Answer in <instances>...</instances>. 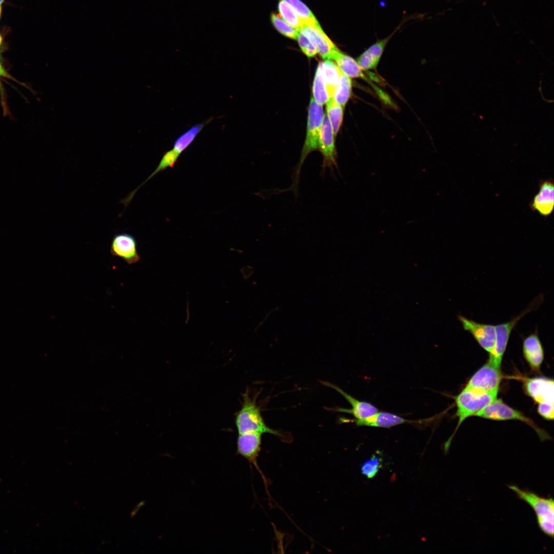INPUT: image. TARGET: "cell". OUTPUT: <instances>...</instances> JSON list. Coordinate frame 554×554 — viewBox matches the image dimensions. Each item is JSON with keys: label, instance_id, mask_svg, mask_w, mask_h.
<instances>
[{"label": "cell", "instance_id": "obj_35", "mask_svg": "<svg viewBox=\"0 0 554 554\" xmlns=\"http://www.w3.org/2000/svg\"><path fill=\"white\" fill-rule=\"evenodd\" d=\"M1 6H0V15H1Z\"/></svg>", "mask_w": 554, "mask_h": 554}, {"label": "cell", "instance_id": "obj_28", "mask_svg": "<svg viewBox=\"0 0 554 554\" xmlns=\"http://www.w3.org/2000/svg\"><path fill=\"white\" fill-rule=\"evenodd\" d=\"M271 19L273 26L281 33L286 37L297 39L300 30L292 27L274 13L271 14Z\"/></svg>", "mask_w": 554, "mask_h": 554}, {"label": "cell", "instance_id": "obj_7", "mask_svg": "<svg viewBox=\"0 0 554 554\" xmlns=\"http://www.w3.org/2000/svg\"><path fill=\"white\" fill-rule=\"evenodd\" d=\"M501 378L500 368L488 361L474 373L465 387L484 392L498 393Z\"/></svg>", "mask_w": 554, "mask_h": 554}, {"label": "cell", "instance_id": "obj_30", "mask_svg": "<svg viewBox=\"0 0 554 554\" xmlns=\"http://www.w3.org/2000/svg\"><path fill=\"white\" fill-rule=\"evenodd\" d=\"M538 413L544 419L552 420L553 419V403H542L538 404Z\"/></svg>", "mask_w": 554, "mask_h": 554}, {"label": "cell", "instance_id": "obj_32", "mask_svg": "<svg viewBox=\"0 0 554 554\" xmlns=\"http://www.w3.org/2000/svg\"><path fill=\"white\" fill-rule=\"evenodd\" d=\"M140 506L141 505L139 506V504H137V505H136L135 506V507L134 508V509L131 512V518H133L134 517V516L136 513V512H137L139 508L140 507Z\"/></svg>", "mask_w": 554, "mask_h": 554}, {"label": "cell", "instance_id": "obj_20", "mask_svg": "<svg viewBox=\"0 0 554 554\" xmlns=\"http://www.w3.org/2000/svg\"><path fill=\"white\" fill-rule=\"evenodd\" d=\"M331 60L335 62L343 73L349 77L361 78L370 82V81L366 77L357 62L351 56L340 51L339 49L334 52Z\"/></svg>", "mask_w": 554, "mask_h": 554}, {"label": "cell", "instance_id": "obj_22", "mask_svg": "<svg viewBox=\"0 0 554 554\" xmlns=\"http://www.w3.org/2000/svg\"><path fill=\"white\" fill-rule=\"evenodd\" d=\"M344 108L330 98L326 103L327 118L331 126L334 136L338 134L342 125L343 118Z\"/></svg>", "mask_w": 554, "mask_h": 554}, {"label": "cell", "instance_id": "obj_13", "mask_svg": "<svg viewBox=\"0 0 554 554\" xmlns=\"http://www.w3.org/2000/svg\"><path fill=\"white\" fill-rule=\"evenodd\" d=\"M530 209L537 211L544 217L549 216L554 207V185L551 179L542 180L539 184V190L530 204Z\"/></svg>", "mask_w": 554, "mask_h": 554}, {"label": "cell", "instance_id": "obj_10", "mask_svg": "<svg viewBox=\"0 0 554 554\" xmlns=\"http://www.w3.org/2000/svg\"><path fill=\"white\" fill-rule=\"evenodd\" d=\"M262 433L248 432L239 434L237 439V452L253 464L262 478L265 476L261 470L257 459L261 450Z\"/></svg>", "mask_w": 554, "mask_h": 554}, {"label": "cell", "instance_id": "obj_2", "mask_svg": "<svg viewBox=\"0 0 554 554\" xmlns=\"http://www.w3.org/2000/svg\"><path fill=\"white\" fill-rule=\"evenodd\" d=\"M498 393L479 391L467 387L455 398L457 406V416L459 421L455 431L445 443L444 451L447 453L451 440L457 429L467 418L474 416L497 398Z\"/></svg>", "mask_w": 554, "mask_h": 554}, {"label": "cell", "instance_id": "obj_29", "mask_svg": "<svg viewBox=\"0 0 554 554\" xmlns=\"http://www.w3.org/2000/svg\"><path fill=\"white\" fill-rule=\"evenodd\" d=\"M297 40L302 51L308 57L314 56L318 53L315 46L300 31Z\"/></svg>", "mask_w": 554, "mask_h": 554}, {"label": "cell", "instance_id": "obj_18", "mask_svg": "<svg viewBox=\"0 0 554 554\" xmlns=\"http://www.w3.org/2000/svg\"><path fill=\"white\" fill-rule=\"evenodd\" d=\"M212 118V117L204 122L196 124L183 132L175 141L172 149L165 152L167 155L176 162L180 155L191 145L205 125L209 123Z\"/></svg>", "mask_w": 554, "mask_h": 554}, {"label": "cell", "instance_id": "obj_27", "mask_svg": "<svg viewBox=\"0 0 554 554\" xmlns=\"http://www.w3.org/2000/svg\"><path fill=\"white\" fill-rule=\"evenodd\" d=\"M278 9L282 18L294 28L300 30L305 25L291 7L283 0L279 2Z\"/></svg>", "mask_w": 554, "mask_h": 554}, {"label": "cell", "instance_id": "obj_33", "mask_svg": "<svg viewBox=\"0 0 554 554\" xmlns=\"http://www.w3.org/2000/svg\"><path fill=\"white\" fill-rule=\"evenodd\" d=\"M2 40H3L2 37L1 35H0V46H1V45L2 44Z\"/></svg>", "mask_w": 554, "mask_h": 554}, {"label": "cell", "instance_id": "obj_1", "mask_svg": "<svg viewBox=\"0 0 554 554\" xmlns=\"http://www.w3.org/2000/svg\"><path fill=\"white\" fill-rule=\"evenodd\" d=\"M517 497L529 505L534 511L538 525L548 537L554 536V501L551 497L540 496L529 489H521L516 485H507Z\"/></svg>", "mask_w": 554, "mask_h": 554}, {"label": "cell", "instance_id": "obj_17", "mask_svg": "<svg viewBox=\"0 0 554 554\" xmlns=\"http://www.w3.org/2000/svg\"><path fill=\"white\" fill-rule=\"evenodd\" d=\"M523 352L525 360L534 370H539L543 361V348L537 332L530 334L523 341Z\"/></svg>", "mask_w": 554, "mask_h": 554}, {"label": "cell", "instance_id": "obj_24", "mask_svg": "<svg viewBox=\"0 0 554 554\" xmlns=\"http://www.w3.org/2000/svg\"><path fill=\"white\" fill-rule=\"evenodd\" d=\"M351 78L341 72L339 84L335 89L333 98L337 103L345 107L351 93Z\"/></svg>", "mask_w": 554, "mask_h": 554}, {"label": "cell", "instance_id": "obj_14", "mask_svg": "<svg viewBox=\"0 0 554 554\" xmlns=\"http://www.w3.org/2000/svg\"><path fill=\"white\" fill-rule=\"evenodd\" d=\"M526 391L538 404L554 402V384L552 379L535 378L527 380Z\"/></svg>", "mask_w": 554, "mask_h": 554}, {"label": "cell", "instance_id": "obj_8", "mask_svg": "<svg viewBox=\"0 0 554 554\" xmlns=\"http://www.w3.org/2000/svg\"><path fill=\"white\" fill-rule=\"evenodd\" d=\"M458 319L463 329L469 332L481 347L489 353L494 345L495 325L480 323L461 314L458 315Z\"/></svg>", "mask_w": 554, "mask_h": 554}, {"label": "cell", "instance_id": "obj_9", "mask_svg": "<svg viewBox=\"0 0 554 554\" xmlns=\"http://www.w3.org/2000/svg\"><path fill=\"white\" fill-rule=\"evenodd\" d=\"M334 137L331 126L325 113L323 118L318 142V148L323 157L322 165L323 169L327 167L330 168L337 167Z\"/></svg>", "mask_w": 554, "mask_h": 554}, {"label": "cell", "instance_id": "obj_6", "mask_svg": "<svg viewBox=\"0 0 554 554\" xmlns=\"http://www.w3.org/2000/svg\"><path fill=\"white\" fill-rule=\"evenodd\" d=\"M474 416L492 420L503 421L516 420L523 421L532 427L538 434L541 441L549 439V435L539 428L529 418L520 411L509 407L501 399H496L486 406Z\"/></svg>", "mask_w": 554, "mask_h": 554}, {"label": "cell", "instance_id": "obj_19", "mask_svg": "<svg viewBox=\"0 0 554 554\" xmlns=\"http://www.w3.org/2000/svg\"><path fill=\"white\" fill-rule=\"evenodd\" d=\"M397 30L388 37L375 42L359 56L357 62L362 70L376 68L387 43Z\"/></svg>", "mask_w": 554, "mask_h": 554}, {"label": "cell", "instance_id": "obj_16", "mask_svg": "<svg viewBox=\"0 0 554 554\" xmlns=\"http://www.w3.org/2000/svg\"><path fill=\"white\" fill-rule=\"evenodd\" d=\"M358 426H369L390 428L393 426L403 424L419 423V421L407 420L400 416L391 412L380 411L363 419L351 420Z\"/></svg>", "mask_w": 554, "mask_h": 554}, {"label": "cell", "instance_id": "obj_26", "mask_svg": "<svg viewBox=\"0 0 554 554\" xmlns=\"http://www.w3.org/2000/svg\"><path fill=\"white\" fill-rule=\"evenodd\" d=\"M312 94L313 99L322 105L326 104L330 98L327 91L325 83L318 67L313 81Z\"/></svg>", "mask_w": 554, "mask_h": 554}, {"label": "cell", "instance_id": "obj_21", "mask_svg": "<svg viewBox=\"0 0 554 554\" xmlns=\"http://www.w3.org/2000/svg\"><path fill=\"white\" fill-rule=\"evenodd\" d=\"M318 67L325 83L328 94L331 98L339 84L341 71L335 63L330 59L324 60Z\"/></svg>", "mask_w": 554, "mask_h": 554}, {"label": "cell", "instance_id": "obj_15", "mask_svg": "<svg viewBox=\"0 0 554 554\" xmlns=\"http://www.w3.org/2000/svg\"><path fill=\"white\" fill-rule=\"evenodd\" d=\"M300 31L315 46L318 53L324 60H331L334 52L339 49L322 29L305 25Z\"/></svg>", "mask_w": 554, "mask_h": 554}, {"label": "cell", "instance_id": "obj_25", "mask_svg": "<svg viewBox=\"0 0 554 554\" xmlns=\"http://www.w3.org/2000/svg\"><path fill=\"white\" fill-rule=\"evenodd\" d=\"M383 458L381 452L377 451L366 460L361 465L362 474L368 479H372L383 466Z\"/></svg>", "mask_w": 554, "mask_h": 554}, {"label": "cell", "instance_id": "obj_12", "mask_svg": "<svg viewBox=\"0 0 554 554\" xmlns=\"http://www.w3.org/2000/svg\"><path fill=\"white\" fill-rule=\"evenodd\" d=\"M321 383L324 386L333 388L339 392L351 406L350 409L337 407L334 409L335 411L350 413L353 416V419L357 420L366 418L378 412V409L374 405L357 400L335 385L327 381H321Z\"/></svg>", "mask_w": 554, "mask_h": 554}, {"label": "cell", "instance_id": "obj_34", "mask_svg": "<svg viewBox=\"0 0 554 554\" xmlns=\"http://www.w3.org/2000/svg\"><path fill=\"white\" fill-rule=\"evenodd\" d=\"M4 0H0V5H1L4 2Z\"/></svg>", "mask_w": 554, "mask_h": 554}, {"label": "cell", "instance_id": "obj_31", "mask_svg": "<svg viewBox=\"0 0 554 554\" xmlns=\"http://www.w3.org/2000/svg\"><path fill=\"white\" fill-rule=\"evenodd\" d=\"M0 77H4L7 78H11V76L6 71L5 69L0 63Z\"/></svg>", "mask_w": 554, "mask_h": 554}, {"label": "cell", "instance_id": "obj_3", "mask_svg": "<svg viewBox=\"0 0 554 554\" xmlns=\"http://www.w3.org/2000/svg\"><path fill=\"white\" fill-rule=\"evenodd\" d=\"M324 114L323 105L316 102L311 97L308 108L305 141L301 151L299 162L292 176V185L288 190H292L295 193L297 192L302 166L308 154L318 148L319 135Z\"/></svg>", "mask_w": 554, "mask_h": 554}, {"label": "cell", "instance_id": "obj_5", "mask_svg": "<svg viewBox=\"0 0 554 554\" xmlns=\"http://www.w3.org/2000/svg\"><path fill=\"white\" fill-rule=\"evenodd\" d=\"M543 295H538L519 315L507 322L495 325L496 339L493 348L489 353L488 362L500 368L503 355L506 350L512 330L519 321L528 313L536 310L542 303Z\"/></svg>", "mask_w": 554, "mask_h": 554}, {"label": "cell", "instance_id": "obj_4", "mask_svg": "<svg viewBox=\"0 0 554 554\" xmlns=\"http://www.w3.org/2000/svg\"><path fill=\"white\" fill-rule=\"evenodd\" d=\"M243 402L235 417V424L239 434L248 432L270 433L281 439L285 436L276 430L269 428L264 421L256 397H250L247 391L243 395Z\"/></svg>", "mask_w": 554, "mask_h": 554}, {"label": "cell", "instance_id": "obj_11", "mask_svg": "<svg viewBox=\"0 0 554 554\" xmlns=\"http://www.w3.org/2000/svg\"><path fill=\"white\" fill-rule=\"evenodd\" d=\"M110 253L113 256L123 259L128 264L136 263L140 260L136 240L127 233L114 235L111 244Z\"/></svg>", "mask_w": 554, "mask_h": 554}, {"label": "cell", "instance_id": "obj_23", "mask_svg": "<svg viewBox=\"0 0 554 554\" xmlns=\"http://www.w3.org/2000/svg\"><path fill=\"white\" fill-rule=\"evenodd\" d=\"M288 4L307 26L321 29L320 25L310 10L300 0H283Z\"/></svg>", "mask_w": 554, "mask_h": 554}]
</instances>
